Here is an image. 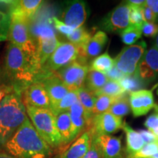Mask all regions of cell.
<instances>
[{
  "instance_id": "ffe728a7",
  "label": "cell",
  "mask_w": 158,
  "mask_h": 158,
  "mask_svg": "<svg viewBox=\"0 0 158 158\" xmlns=\"http://www.w3.org/2000/svg\"><path fill=\"white\" fill-rule=\"evenodd\" d=\"M73 125V135L75 139L86 127H91L92 121L89 119L80 102H76L68 110Z\"/></svg>"
},
{
  "instance_id": "d4e9b609",
  "label": "cell",
  "mask_w": 158,
  "mask_h": 158,
  "mask_svg": "<svg viewBox=\"0 0 158 158\" xmlns=\"http://www.w3.org/2000/svg\"><path fill=\"white\" fill-rule=\"evenodd\" d=\"M108 81L109 80L104 73L95 70H89L85 80V86L95 94L103 87Z\"/></svg>"
},
{
  "instance_id": "8fae6325",
  "label": "cell",
  "mask_w": 158,
  "mask_h": 158,
  "mask_svg": "<svg viewBox=\"0 0 158 158\" xmlns=\"http://www.w3.org/2000/svg\"><path fill=\"white\" fill-rule=\"evenodd\" d=\"M122 118L107 111L93 116L89 130L94 135H110L122 129Z\"/></svg>"
},
{
  "instance_id": "8992f818",
  "label": "cell",
  "mask_w": 158,
  "mask_h": 158,
  "mask_svg": "<svg viewBox=\"0 0 158 158\" xmlns=\"http://www.w3.org/2000/svg\"><path fill=\"white\" fill-rule=\"evenodd\" d=\"M79 55L80 50L76 45L70 42L60 43L53 54L43 65L35 78L55 73L61 68L76 61Z\"/></svg>"
},
{
  "instance_id": "4316f807",
  "label": "cell",
  "mask_w": 158,
  "mask_h": 158,
  "mask_svg": "<svg viewBox=\"0 0 158 158\" xmlns=\"http://www.w3.org/2000/svg\"><path fill=\"white\" fill-rule=\"evenodd\" d=\"M114 66V59H112L108 52H105L97 56L90 63L89 70H95L106 73Z\"/></svg>"
},
{
  "instance_id": "d6986e66",
  "label": "cell",
  "mask_w": 158,
  "mask_h": 158,
  "mask_svg": "<svg viewBox=\"0 0 158 158\" xmlns=\"http://www.w3.org/2000/svg\"><path fill=\"white\" fill-rule=\"evenodd\" d=\"M92 137L91 130L86 131L63 152L59 158H82L89 149Z\"/></svg>"
},
{
  "instance_id": "83f0119b",
  "label": "cell",
  "mask_w": 158,
  "mask_h": 158,
  "mask_svg": "<svg viewBox=\"0 0 158 158\" xmlns=\"http://www.w3.org/2000/svg\"><path fill=\"white\" fill-rule=\"evenodd\" d=\"M108 111L120 118L127 116L130 111L129 97L127 94H124L116 99V101L110 106Z\"/></svg>"
},
{
  "instance_id": "9c48e42d",
  "label": "cell",
  "mask_w": 158,
  "mask_h": 158,
  "mask_svg": "<svg viewBox=\"0 0 158 158\" xmlns=\"http://www.w3.org/2000/svg\"><path fill=\"white\" fill-rule=\"evenodd\" d=\"M89 70V68L86 62L77 59L55 73L62 81L69 91H76L84 85Z\"/></svg>"
},
{
  "instance_id": "ba28073f",
  "label": "cell",
  "mask_w": 158,
  "mask_h": 158,
  "mask_svg": "<svg viewBox=\"0 0 158 158\" xmlns=\"http://www.w3.org/2000/svg\"><path fill=\"white\" fill-rule=\"evenodd\" d=\"M60 43L54 30L50 27H46L43 29L41 32H38L36 54L31 61L36 75L49 57L53 54Z\"/></svg>"
},
{
  "instance_id": "2e32d148",
  "label": "cell",
  "mask_w": 158,
  "mask_h": 158,
  "mask_svg": "<svg viewBox=\"0 0 158 158\" xmlns=\"http://www.w3.org/2000/svg\"><path fill=\"white\" fill-rule=\"evenodd\" d=\"M92 135L100 149L101 158H124L121 138L92 134Z\"/></svg>"
},
{
  "instance_id": "5b68a950",
  "label": "cell",
  "mask_w": 158,
  "mask_h": 158,
  "mask_svg": "<svg viewBox=\"0 0 158 158\" xmlns=\"http://www.w3.org/2000/svg\"><path fill=\"white\" fill-rule=\"evenodd\" d=\"M10 23L7 40L10 43L21 48L32 61L36 54L37 44L31 37L29 25V19L16 10L11 8V7H10Z\"/></svg>"
},
{
  "instance_id": "e0dca14e",
  "label": "cell",
  "mask_w": 158,
  "mask_h": 158,
  "mask_svg": "<svg viewBox=\"0 0 158 158\" xmlns=\"http://www.w3.org/2000/svg\"><path fill=\"white\" fill-rule=\"evenodd\" d=\"M136 73L143 81H149L158 76V51L155 45L143 54L138 65Z\"/></svg>"
},
{
  "instance_id": "52a82bcc",
  "label": "cell",
  "mask_w": 158,
  "mask_h": 158,
  "mask_svg": "<svg viewBox=\"0 0 158 158\" xmlns=\"http://www.w3.org/2000/svg\"><path fill=\"white\" fill-rule=\"evenodd\" d=\"M147 44L144 41L124 47L114 59V65L125 76L135 74L138 65L145 54Z\"/></svg>"
},
{
  "instance_id": "1f68e13d",
  "label": "cell",
  "mask_w": 158,
  "mask_h": 158,
  "mask_svg": "<svg viewBox=\"0 0 158 158\" xmlns=\"http://www.w3.org/2000/svg\"><path fill=\"white\" fill-rule=\"evenodd\" d=\"M118 82L124 92L127 94L141 90V88L143 86L141 79L138 77L136 73L132 76H126Z\"/></svg>"
},
{
  "instance_id": "3957f363",
  "label": "cell",
  "mask_w": 158,
  "mask_h": 158,
  "mask_svg": "<svg viewBox=\"0 0 158 158\" xmlns=\"http://www.w3.org/2000/svg\"><path fill=\"white\" fill-rule=\"evenodd\" d=\"M22 93L13 92L0 103V150L21 127L27 118Z\"/></svg>"
},
{
  "instance_id": "bcb514c9",
  "label": "cell",
  "mask_w": 158,
  "mask_h": 158,
  "mask_svg": "<svg viewBox=\"0 0 158 158\" xmlns=\"http://www.w3.org/2000/svg\"><path fill=\"white\" fill-rule=\"evenodd\" d=\"M128 4L130 5L138 6V7H142L145 5L146 1H142V0H130V1H127Z\"/></svg>"
},
{
  "instance_id": "60d3db41",
  "label": "cell",
  "mask_w": 158,
  "mask_h": 158,
  "mask_svg": "<svg viewBox=\"0 0 158 158\" xmlns=\"http://www.w3.org/2000/svg\"><path fill=\"white\" fill-rule=\"evenodd\" d=\"M141 13L144 22L155 23L157 21V15L148 6L146 5V4L141 7Z\"/></svg>"
},
{
  "instance_id": "603a6c76",
  "label": "cell",
  "mask_w": 158,
  "mask_h": 158,
  "mask_svg": "<svg viewBox=\"0 0 158 158\" xmlns=\"http://www.w3.org/2000/svg\"><path fill=\"white\" fill-rule=\"evenodd\" d=\"M76 91L77 94H78V101L82 105L89 119L92 122V118H93L92 111H93L97 96L93 92L89 90L85 86H83L82 87L79 88Z\"/></svg>"
},
{
  "instance_id": "f546056e",
  "label": "cell",
  "mask_w": 158,
  "mask_h": 158,
  "mask_svg": "<svg viewBox=\"0 0 158 158\" xmlns=\"http://www.w3.org/2000/svg\"><path fill=\"white\" fill-rule=\"evenodd\" d=\"M91 37H92L91 32L86 30L85 27H81L80 28L75 29L69 36L67 37V38L69 42L76 45L80 49L87 43Z\"/></svg>"
},
{
  "instance_id": "ee69618b",
  "label": "cell",
  "mask_w": 158,
  "mask_h": 158,
  "mask_svg": "<svg viewBox=\"0 0 158 158\" xmlns=\"http://www.w3.org/2000/svg\"><path fill=\"white\" fill-rule=\"evenodd\" d=\"M138 133H140V135H141L142 138H143L144 143H152V142L158 141L157 137L152 133V132L149 131V130H141L138 131Z\"/></svg>"
},
{
  "instance_id": "7dc6e473",
  "label": "cell",
  "mask_w": 158,
  "mask_h": 158,
  "mask_svg": "<svg viewBox=\"0 0 158 158\" xmlns=\"http://www.w3.org/2000/svg\"><path fill=\"white\" fill-rule=\"evenodd\" d=\"M0 158H16L14 156L10 155L9 153L6 152L5 151L0 150Z\"/></svg>"
},
{
  "instance_id": "816d5d0a",
  "label": "cell",
  "mask_w": 158,
  "mask_h": 158,
  "mask_svg": "<svg viewBox=\"0 0 158 158\" xmlns=\"http://www.w3.org/2000/svg\"><path fill=\"white\" fill-rule=\"evenodd\" d=\"M157 95H158V88H157Z\"/></svg>"
},
{
  "instance_id": "277c9868",
  "label": "cell",
  "mask_w": 158,
  "mask_h": 158,
  "mask_svg": "<svg viewBox=\"0 0 158 158\" xmlns=\"http://www.w3.org/2000/svg\"><path fill=\"white\" fill-rule=\"evenodd\" d=\"M25 107L27 115L35 130L52 149L63 144L56 128V116L50 109L37 108L28 106Z\"/></svg>"
},
{
  "instance_id": "6da1fadb",
  "label": "cell",
  "mask_w": 158,
  "mask_h": 158,
  "mask_svg": "<svg viewBox=\"0 0 158 158\" xmlns=\"http://www.w3.org/2000/svg\"><path fill=\"white\" fill-rule=\"evenodd\" d=\"M52 149L40 137L28 116L3 149L16 158H48L52 155Z\"/></svg>"
},
{
  "instance_id": "f6af8a7d",
  "label": "cell",
  "mask_w": 158,
  "mask_h": 158,
  "mask_svg": "<svg viewBox=\"0 0 158 158\" xmlns=\"http://www.w3.org/2000/svg\"><path fill=\"white\" fill-rule=\"evenodd\" d=\"M146 5L148 6L152 10L155 14L158 15V0H147L146 1Z\"/></svg>"
},
{
  "instance_id": "7a4b0ae2",
  "label": "cell",
  "mask_w": 158,
  "mask_h": 158,
  "mask_svg": "<svg viewBox=\"0 0 158 158\" xmlns=\"http://www.w3.org/2000/svg\"><path fill=\"white\" fill-rule=\"evenodd\" d=\"M0 75L17 92L23 93L34 81L36 73L30 57L16 45L9 43L3 64L0 67Z\"/></svg>"
},
{
  "instance_id": "d590c367",
  "label": "cell",
  "mask_w": 158,
  "mask_h": 158,
  "mask_svg": "<svg viewBox=\"0 0 158 158\" xmlns=\"http://www.w3.org/2000/svg\"><path fill=\"white\" fill-rule=\"evenodd\" d=\"M144 126L152 132L158 139V106H155V111L146 119Z\"/></svg>"
},
{
  "instance_id": "ab89813d",
  "label": "cell",
  "mask_w": 158,
  "mask_h": 158,
  "mask_svg": "<svg viewBox=\"0 0 158 158\" xmlns=\"http://www.w3.org/2000/svg\"><path fill=\"white\" fill-rule=\"evenodd\" d=\"M13 92H17L13 86L7 84L0 75V103L6 97Z\"/></svg>"
},
{
  "instance_id": "681fc988",
  "label": "cell",
  "mask_w": 158,
  "mask_h": 158,
  "mask_svg": "<svg viewBox=\"0 0 158 158\" xmlns=\"http://www.w3.org/2000/svg\"><path fill=\"white\" fill-rule=\"evenodd\" d=\"M149 158H158V153L155 154V155H154L153 156H152V157H150Z\"/></svg>"
},
{
  "instance_id": "7bdbcfd3",
  "label": "cell",
  "mask_w": 158,
  "mask_h": 158,
  "mask_svg": "<svg viewBox=\"0 0 158 158\" xmlns=\"http://www.w3.org/2000/svg\"><path fill=\"white\" fill-rule=\"evenodd\" d=\"M82 158H101L100 149H99L98 145H97V143H95V141H94L92 137L89 149L88 150V152L86 153V155H85Z\"/></svg>"
},
{
  "instance_id": "7402d4cb",
  "label": "cell",
  "mask_w": 158,
  "mask_h": 158,
  "mask_svg": "<svg viewBox=\"0 0 158 158\" xmlns=\"http://www.w3.org/2000/svg\"><path fill=\"white\" fill-rule=\"evenodd\" d=\"M56 125L63 144H67L73 141L72 122L68 111L63 112L56 116Z\"/></svg>"
},
{
  "instance_id": "30bf717a",
  "label": "cell",
  "mask_w": 158,
  "mask_h": 158,
  "mask_svg": "<svg viewBox=\"0 0 158 158\" xmlns=\"http://www.w3.org/2000/svg\"><path fill=\"white\" fill-rule=\"evenodd\" d=\"M130 5L127 2L119 4L102 21V29L108 31H122L130 25Z\"/></svg>"
},
{
  "instance_id": "b9f144b4",
  "label": "cell",
  "mask_w": 158,
  "mask_h": 158,
  "mask_svg": "<svg viewBox=\"0 0 158 158\" xmlns=\"http://www.w3.org/2000/svg\"><path fill=\"white\" fill-rule=\"evenodd\" d=\"M107 76L109 81H119L120 80H122L124 77L126 76L124 73L120 71L118 69L116 68V67L114 65V66L111 69H110L109 70L107 71V72L105 73Z\"/></svg>"
},
{
  "instance_id": "ac0fdd59",
  "label": "cell",
  "mask_w": 158,
  "mask_h": 158,
  "mask_svg": "<svg viewBox=\"0 0 158 158\" xmlns=\"http://www.w3.org/2000/svg\"><path fill=\"white\" fill-rule=\"evenodd\" d=\"M108 40V36L106 32L98 31L92 36L87 43L80 48V55L78 59L86 61L89 58H94L101 53Z\"/></svg>"
},
{
  "instance_id": "f1b7e54d",
  "label": "cell",
  "mask_w": 158,
  "mask_h": 158,
  "mask_svg": "<svg viewBox=\"0 0 158 158\" xmlns=\"http://www.w3.org/2000/svg\"><path fill=\"white\" fill-rule=\"evenodd\" d=\"M120 37L122 43L125 45H132L141 37L142 32L141 27L135 25H130L125 29L120 31Z\"/></svg>"
},
{
  "instance_id": "cb8c5ba5",
  "label": "cell",
  "mask_w": 158,
  "mask_h": 158,
  "mask_svg": "<svg viewBox=\"0 0 158 158\" xmlns=\"http://www.w3.org/2000/svg\"><path fill=\"white\" fill-rule=\"evenodd\" d=\"M43 1L41 0H20L12 1L11 8L16 10L27 19H30L35 15L40 7Z\"/></svg>"
},
{
  "instance_id": "e575fe53",
  "label": "cell",
  "mask_w": 158,
  "mask_h": 158,
  "mask_svg": "<svg viewBox=\"0 0 158 158\" xmlns=\"http://www.w3.org/2000/svg\"><path fill=\"white\" fill-rule=\"evenodd\" d=\"M10 23V13L6 14L0 10V42L7 40Z\"/></svg>"
},
{
  "instance_id": "74e56055",
  "label": "cell",
  "mask_w": 158,
  "mask_h": 158,
  "mask_svg": "<svg viewBox=\"0 0 158 158\" xmlns=\"http://www.w3.org/2000/svg\"><path fill=\"white\" fill-rule=\"evenodd\" d=\"M51 21H52V23L53 25H54V28L56 29L59 33L65 35L66 37L69 36V35L75 30L74 29L69 27V26L67 25L66 23H64L57 17H53L52 19H51Z\"/></svg>"
},
{
  "instance_id": "44dd1931",
  "label": "cell",
  "mask_w": 158,
  "mask_h": 158,
  "mask_svg": "<svg viewBox=\"0 0 158 158\" xmlns=\"http://www.w3.org/2000/svg\"><path fill=\"white\" fill-rule=\"evenodd\" d=\"M122 129L126 135V152L127 158L139 152L145 146V143L138 131L133 129L127 122H123Z\"/></svg>"
},
{
  "instance_id": "f35d334b",
  "label": "cell",
  "mask_w": 158,
  "mask_h": 158,
  "mask_svg": "<svg viewBox=\"0 0 158 158\" xmlns=\"http://www.w3.org/2000/svg\"><path fill=\"white\" fill-rule=\"evenodd\" d=\"M141 30L144 36L154 37L158 34V25L155 23L143 22L141 26Z\"/></svg>"
},
{
  "instance_id": "836d02e7",
  "label": "cell",
  "mask_w": 158,
  "mask_h": 158,
  "mask_svg": "<svg viewBox=\"0 0 158 158\" xmlns=\"http://www.w3.org/2000/svg\"><path fill=\"white\" fill-rule=\"evenodd\" d=\"M158 153V141L145 144V146L133 155L127 158H149Z\"/></svg>"
},
{
  "instance_id": "4fadbf2b",
  "label": "cell",
  "mask_w": 158,
  "mask_h": 158,
  "mask_svg": "<svg viewBox=\"0 0 158 158\" xmlns=\"http://www.w3.org/2000/svg\"><path fill=\"white\" fill-rule=\"evenodd\" d=\"M87 17L86 4L83 1H71L67 4L61 14V21L73 29L83 27Z\"/></svg>"
},
{
  "instance_id": "9a60e30c",
  "label": "cell",
  "mask_w": 158,
  "mask_h": 158,
  "mask_svg": "<svg viewBox=\"0 0 158 158\" xmlns=\"http://www.w3.org/2000/svg\"><path fill=\"white\" fill-rule=\"evenodd\" d=\"M129 101L130 110L134 117L146 115L157 106L152 92L147 89H141L130 93Z\"/></svg>"
},
{
  "instance_id": "484cf974",
  "label": "cell",
  "mask_w": 158,
  "mask_h": 158,
  "mask_svg": "<svg viewBox=\"0 0 158 158\" xmlns=\"http://www.w3.org/2000/svg\"><path fill=\"white\" fill-rule=\"evenodd\" d=\"M78 101L77 91H69L68 94L56 105L51 106L50 110L55 116L68 111L73 105Z\"/></svg>"
},
{
  "instance_id": "4dcf8cb0",
  "label": "cell",
  "mask_w": 158,
  "mask_h": 158,
  "mask_svg": "<svg viewBox=\"0 0 158 158\" xmlns=\"http://www.w3.org/2000/svg\"><path fill=\"white\" fill-rule=\"evenodd\" d=\"M117 98H113V97L104 95V94L97 96L93 111H92L93 116L108 111L110 106L116 101Z\"/></svg>"
},
{
  "instance_id": "5bb4252c",
  "label": "cell",
  "mask_w": 158,
  "mask_h": 158,
  "mask_svg": "<svg viewBox=\"0 0 158 158\" xmlns=\"http://www.w3.org/2000/svg\"><path fill=\"white\" fill-rule=\"evenodd\" d=\"M34 81L40 82L44 86L50 99L51 107L60 101L69 92L68 87L56 73L37 77Z\"/></svg>"
},
{
  "instance_id": "d6a6232c",
  "label": "cell",
  "mask_w": 158,
  "mask_h": 158,
  "mask_svg": "<svg viewBox=\"0 0 158 158\" xmlns=\"http://www.w3.org/2000/svg\"><path fill=\"white\" fill-rule=\"evenodd\" d=\"M125 94L127 93L124 92L119 82L108 81L103 87L100 90H99L98 92H96L94 94L96 96L104 94V95L113 97V98H118V97H121Z\"/></svg>"
},
{
  "instance_id": "c3c4849f",
  "label": "cell",
  "mask_w": 158,
  "mask_h": 158,
  "mask_svg": "<svg viewBox=\"0 0 158 158\" xmlns=\"http://www.w3.org/2000/svg\"><path fill=\"white\" fill-rule=\"evenodd\" d=\"M155 48L157 49L158 51V34L157 35V36H156V38H155Z\"/></svg>"
},
{
  "instance_id": "7c38bea8",
  "label": "cell",
  "mask_w": 158,
  "mask_h": 158,
  "mask_svg": "<svg viewBox=\"0 0 158 158\" xmlns=\"http://www.w3.org/2000/svg\"><path fill=\"white\" fill-rule=\"evenodd\" d=\"M22 100L25 106L50 109L51 102L44 86L34 81L23 90Z\"/></svg>"
},
{
  "instance_id": "f907efd6",
  "label": "cell",
  "mask_w": 158,
  "mask_h": 158,
  "mask_svg": "<svg viewBox=\"0 0 158 158\" xmlns=\"http://www.w3.org/2000/svg\"><path fill=\"white\" fill-rule=\"evenodd\" d=\"M157 21H158V15H157V21H156V22H157Z\"/></svg>"
},
{
  "instance_id": "8d00e7d4",
  "label": "cell",
  "mask_w": 158,
  "mask_h": 158,
  "mask_svg": "<svg viewBox=\"0 0 158 158\" xmlns=\"http://www.w3.org/2000/svg\"><path fill=\"white\" fill-rule=\"evenodd\" d=\"M130 5V4H129ZM130 25L141 26L144 22L141 13V7L130 5Z\"/></svg>"
}]
</instances>
